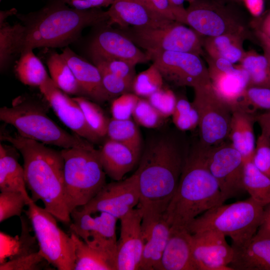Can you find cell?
<instances>
[{
	"label": "cell",
	"instance_id": "obj_1",
	"mask_svg": "<svg viewBox=\"0 0 270 270\" xmlns=\"http://www.w3.org/2000/svg\"><path fill=\"white\" fill-rule=\"evenodd\" d=\"M190 142L178 130L151 135L135 172L142 220L162 216L176 190Z\"/></svg>",
	"mask_w": 270,
	"mask_h": 270
},
{
	"label": "cell",
	"instance_id": "obj_2",
	"mask_svg": "<svg viewBox=\"0 0 270 270\" xmlns=\"http://www.w3.org/2000/svg\"><path fill=\"white\" fill-rule=\"evenodd\" d=\"M0 140L11 144L22 154L26 186L32 200H40L57 220L72 222L66 201L64 160L61 151L18 134H2Z\"/></svg>",
	"mask_w": 270,
	"mask_h": 270
},
{
	"label": "cell",
	"instance_id": "obj_3",
	"mask_svg": "<svg viewBox=\"0 0 270 270\" xmlns=\"http://www.w3.org/2000/svg\"><path fill=\"white\" fill-rule=\"evenodd\" d=\"M208 148L198 140L190 144L176 190L163 215L170 226L188 228L196 217L224 202L208 166Z\"/></svg>",
	"mask_w": 270,
	"mask_h": 270
},
{
	"label": "cell",
	"instance_id": "obj_4",
	"mask_svg": "<svg viewBox=\"0 0 270 270\" xmlns=\"http://www.w3.org/2000/svg\"><path fill=\"white\" fill-rule=\"evenodd\" d=\"M24 18L27 22L22 52L38 48H59L74 42L86 26L103 23L108 18L100 8L78 10L60 0H53Z\"/></svg>",
	"mask_w": 270,
	"mask_h": 270
},
{
	"label": "cell",
	"instance_id": "obj_5",
	"mask_svg": "<svg viewBox=\"0 0 270 270\" xmlns=\"http://www.w3.org/2000/svg\"><path fill=\"white\" fill-rule=\"evenodd\" d=\"M264 207L250 196L242 201L222 204L201 214L188 225L191 234L214 230L228 236L232 246L249 243L260 224Z\"/></svg>",
	"mask_w": 270,
	"mask_h": 270
},
{
	"label": "cell",
	"instance_id": "obj_6",
	"mask_svg": "<svg viewBox=\"0 0 270 270\" xmlns=\"http://www.w3.org/2000/svg\"><path fill=\"white\" fill-rule=\"evenodd\" d=\"M0 120L13 126L26 138L63 148H89L93 144L62 129L50 118L42 106L16 100L11 106L0 108Z\"/></svg>",
	"mask_w": 270,
	"mask_h": 270
},
{
	"label": "cell",
	"instance_id": "obj_7",
	"mask_svg": "<svg viewBox=\"0 0 270 270\" xmlns=\"http://www.w3.org/2000/svg\"><path fill=\"white\" fill-rule=\"evenodd\" d=\"M66 201L70 212L88 202L106 184V174L98 150L89 148H63Z\"/></svg>",
	"mask_w": 270,
	"mask_h": 270
},
{
	"label": "cell",
	"instance_id": "obj_8",
	"mask_svg": "<svg viewBox=\"0 0 270 270\" xmlns=\"http://www.w3.org/2000/svg\"><path fill=\"white\" fill-rule=\"evenodd\" d=\"M27 206L24 211L44 258L58 270H74L75 248L71 236L58 226L54 215L38 206L32 198Z\"/></svg>",
	"mask_w": 270,
	"mask_h": 270
},
{
	"label": "cell",
	"instance_id": "obj_9",
	"mask_svg": "<svg viewBox=\"0 0 270 270\" xmlns=\"http://www.w3.org/2000/svg\"><path fill=\"white\" fill-rule=\"evenodd\" d=\"M137 46L146 50L190 52L204 56L203 36L184 24L170 20L156 27L128 26L120 28Z\"/></svg>",
	"mask_w": 270,
	"mask_h": 270
},
{
	"label": "cell",
	"instance_id": "obj_10",
	"mask_svg": "<svg viewBox=\"0 0 270 270\" xmlns=\"http://www.w3.org/2000/svg\"><path fill=\"white\" fill-rule=\"evenodd\" d=\"M235 6L214 0H194L186 8V24L204 37L248 32L246 23Z\"/></svg>",
	"mask_w": 270,
	"mask_h": 270
},
{
	"label": "cell",
	"instance_id": "obj_11",
	"mask_svg": "<svg viewBox=\"0 0 270 270\" xmlns=\"http://www.w3.org/2000/svg\"><path fill=\"white\" fill-rule=\"evenodd\" d=\"M194 90L192 103L198 114L199 142L206 148L225 142L230 132L231 108L217 94L212 84Z\"/></svg>",
	"mask_w": 270,
	"mask_h": 270
},
{
	"label": "cell",
	"instance_id": "obj_12",
	"mask_svg": "<svg viewBox=\"0 0 270 270\" xmlns=\"http://www.w3.org/2000/svg\"><path fill=\"white\" fill-rule=\"evenodd\" d=\"M146 53L164 80L174 86L194 88L211 84L208 68L200 56L160 50H146Z\"/></svg>",
	"mask_w": 270,
	"mask_h": 270
},
{
	"label": "cell",
	"instance_id": "obj_13",
	"mask_svg": "<svg viewBox=\"0 0 270 270\" xmlns=\"http://www.w3.org/2000/svg\"><path fill=\"white\" fill-rule=\"evenodd\" d=\"M206 160L224 202L246 192L242 181L244 162L230 142L208 148Z\"/></svg>",
	"mask_w": 270,
	"mask_h": 270
},
{
	"label": "cell",
	"instance_id": "obj_14",
	"mask_svg": "<svg viewBox=\"0 0 270 270\" xmlns=\"http://www.w3.org/2000/svg\"><path fill=\"white\" fill-rule=\"evenodd\" d=\"M70 232L88 244L116 258V224L118 218L105 212L90 213L78 208L70 214Z\"/></svg>",
	"mask_w": 270,
	"mask_h": 270
},
{
	"label": "cell",
	"instance_id": "obj_15",
	"mask_svg": "<svg viewBox=\"0 0 270 270\" xmlns=\"http://www.w3.org/2000/svg\"><path fill=\"white\" fill-rule=\"evenodd\" d=\"M139 201L138 180L134 172L124 180L106 183L81 208L90 213L107 212L120 220L136 208Z\"/></svg>",
	"mask_w": 270,
	"mask_h": 270
},
{
	"label": "cell",
	"instance_id": "obj_16",
	"mask_svg": "<svg viewBox=\"0 0 270 270\" xmlns=\"http://www.w3.org/2000/svg\"><path fill=\"white\" fill-rule=\"evenodd\" d=\"M38 88L56 116L66 126L76 134L92 144L100 142L102 138L90 126L80 106L58 88L50 76Z\"/></svg>",
	"mask_w": 270,
	"mask_h": 270
},
{
	"label": "cell",
	"instance_id": "obj_17",
	"mask_svg": "<svg viewBox=\"0 0 270 270\" xmlns=\"http://www.w3.org/2000/svg\"><path fill=\"white\" fill-rule=\"evenodd\" d=\"M191 244L198 270H232L229 265L234 250L222 232L207 230L192 234Z\"/></svg>",
	"mask_w": 270,
	"mask_h": 270
},
{
	"label": "cell",
	"instance_id": "obj_18",
	"mask_svg": "<svg viewBox=\"0 0 270 270\" xmlns=\"http://www.w3.org/2000/svg\"><path fill=\"white\" fill-rule=\"evenodd\" d=\"M142 213L136 207L120 219V231L117 243V270H138L144 248Z\"/></svg>",
	"mask_w": 270,
	"mask_h": 270
},
{
	"label": "cell",
	"instance_id": "obj_19",
	"mask_svg": "<svg viewBox=\"0 0 270 270\" xmlns=\"http://www.w3.org/2000/svg\"><path fill=\"white\" fill-rule=\"evenodd\" d=\"M90 56L122 60L134 65L150 60L146 52L121 31L106 28L98 32L90 46Z\"/></svg>",
	"mask_w": 270,
	"mask_h": 270
},
{
	"label": "cell",
	"instance_id": "obj_20",
	"mask_svg": "<svg viewBox=\"0 0 270 270\" xmlns=\"http://www.w3.org/2000/svg\"><path fill=\"white\" fill-rule=\"evenodd\" d=\"M106 12V25L118 24L120 28L156 27L172 20L158 16L138 0H114Z\"/></svg>",
	"mask_w": 270,
	"mask_h": 270
},
{
	"label": "cell",
	"instance_id": "obj_21",
	"mask_svg": "<svg viewBox=\"0 0 270 270\" xmlns=\"http://www.w3.org/2000/svg\"><path fill=\"white\" fill-rule=\"evenodd\" d=\"M191 236L187 228L172 226L157 270H198L192 257Z\"/></svg>",
	"mask_w": 270,
	"mask_h": 270
},
{
	"label": "cell",
	"instance_id": "obj_22",
	"mask_svg": "<svg viewBox=\"0 0 270 270\" xmlns=\"http://www.w3.org/2000/svg\"><path fill=\"white\" fill-rule=\"evenodd\" d=\"M61 54L72 71L85 97L100 103L111 98L103 86L100 72L96 66L68 47L63 50Z\"/></svg>",
	"mask_w": 270,
	"mask_h": 270
},
{
	"label": "cell",
	"instance_id": "obj_23",
	"mask_svg": "<svg viewBox=\"0 0 270 270\" xmlns=\"http://www.w3.org/2000/svg\"><path fill=\"white\" fill-rule=\"evenodd\" d=\"M170 227L164 216L142 220L144 242L140 270H158L168 240Z\"/></svg>",
	"mask_w": 270,
	"mask_h": 270
},
{
	"label": "cell",
	"instance_id": "obj_24",
	"mask_svg": "<svg viewBox=\"0 0 270 270\" xmlns=\"http://www.w3.org/2000/svg\"><path fill=\"white\" fill-rule=\"evenodd\" d=\"M98 152L104 172L114 181L122 180L140 158L130 148L110 138L106 140Z\"/></svg>",
	"mask_w": 270,
	"mask_h": 270
},
{
	"label": "cell",
	"instance_id": "obj_25",
	"mask_svg": "<svg viewBox=\"0 0 270 270\" xmlns=\"http://www.w3.org/2000/svg\"><path fill=\"white\" fill-rule=\"evenodd\" d=\"M256 114L240 108L232 110L228 139L240 154L244 162L252 161L255 151L256 140L254 126Z\"/></svg>",
	"mask_w": 270,
	"mask_h": 270
},
{
	"label": "cell",
	"instance_id": "obj_26",
	"mask_svg": "<svg viewBox=\"0 0 270 270\" xmlns=\"http://www.w3.org/2000/svg\"><path fill=\"white\" fill-rule=\"evenodd\" d=\"M234 250L229 266L232 270H270V238L252 239Z\"/></svg>",
	"mask_w": 270,
	"mask_h": 270
},
{
	"label": "cell",
	"instance_id": "obj_27",
	"mask_svg": "<svg viewBox=\"0 0 270 270\" xmlns=\"http://www.w3.org/2000/svg\"><path fill=\"white\" fill-rule=\"evenodd\" d=\"M248 36V32H242L204 37L203 49L212 57L224 58L234 64L240 62L244 56V42Z\"/></svg>",
	"mask_w": 270,
	"mask_h": 270
},
{
	"label": "cell",
	"instance_id": "obj_28",
	"mask_svg": "<svg viewBox=\"0 0 270 270\" xmlns=\"http://www.w3.org/2000/svg\"><path fill=\"white\" fill-rule=\"evenodd\" d=\"M248 76L240 66L232 71L222 73L210 78L217 94L232 110L248 86Z\"/></svg>",
	"mask_w": 270,
	"mask_h": 270
},
{
	"label": "cell",
	"instance_id": "obj_29",
	"mask_svg": "<svg viewBox=\"0 0 270 270\" xmlns=\"http://www.w3.org/2000/svg\"><path fill=\"white\" fill-rule=\"evenodd\" d=\"M75 248L74 270H117L116 258L90 246L70 232Z\"/></svg>",
	"mask_w": 270,
	"mask_h": 270
},
{
	"label": "cell",
	"instance_id": "obj_30",
	"mask_svg": "<svg viewBox=\"0 0 270 270\" xmlns=\"http://www.w3.org/2000/svg\"><path fill=\"white\" fill-rule=\"evenodd\" d=\"M24 168L16 158L0 144V192H20L28 195L26 190Z\"/></svg>",
	"mask_w": 270,
	"mask_h": 270
},
{
	"label": "cell",
	"instance_id": "obj_31",
	"mask_svg": "<svg viewBox=\"0 0 270 270\" xmlns=\"http://www.w3.org/2000/svg\"><path fill=\"white\" fill-rule=\"evenodd\" d=\"M46 64L50 78L58 88L68 95L84 96L72 71L61 54H51Z\"/></svg>",
	"mask_w": 270,
	"mask_h": 270
},
{
	"label": "cell",
	"instance_id": "obj_32",
	"mask_svg": "<svg viewBox=\"0 0 270 270\" xmlns=\"http://www.w3.org/2000/svg\"><path fill=\"white\" fill-rule=\"evenodd\" d=\"M26 27L20 23L0 24V68L3 70L12 57L21 53L24 46Z\"/></svg>",
	"mask_w": 270,
	"mask_h": 270
},
{
	"label": "cell",
	"instance_id": "obj_33",
	"mask_svg": "<svg viewBox=\"0 0 270 270\" xmlns=\"http://www.w3.org/2000/svg\"><path fill=\"white\" fill-rule=\"evenodd\" d=\"M18 80L24 84L32 86H41L49 77L40 60L33 50H26L20 56L15 66Z\"/></svg>",
	"mask_w": 270,
	"mask_h": 270
},
{
	"label": "cell",
	"instance_id": "obj_34",
	"mask_svg": "<svg viewBox=\"0 0 270 270\" xmlns=\"http://www.w3.org/2000/svg\"><path fill=\"white\" fill-rule=\"evenodd\" d=\"M243 185L250 196L263 207L270 203V178L263 174L252 161L244 162Z\"/></svg>",
	"mask_w": 270,
	"mask_h": 270
},
{
	"label": "cell",
	"instance_id": "obj_35",
	"mask_svg": "<svg viewBox=\"0 0 270 270\" xmlns=\"http://www.w3.org/2000/svg\"><path fill=\"white\" fill-rule=\"evenodd\" d=\"M107 136L108 138L127 146L141 156L142 151V136L138 126L130 119L110 118Z\"/></svg>",
	"mask_w": 270,
	"mask_h": 270
},
{
	"label": "cell",
	"instance_id": "obj_36",
	"mask_svg": "<svg viewBox=\"0 0 270 270\" xmlns=\"http://www.w3.org/2000/svg\"><path fill=\"white\" fill-rule=\"evenodd\" d=\"M240 66L248 76V86L270 88V66L264 55L254 50L246 52Z\"/></svg>",
	"mask_w": 270,
	"mask_h": 270
},
{
	"label": "cell",
	"instance_id": "obj_37",
	"mask_svg": "<svg viewBox=\"0 0 270 270\" xmlns=\"http://www.w3.org/2000/svg\"><path fill=\"white\" fill-rule=\"evenodd\" d=\"M82 110L85 118L92 130L101 138L107 135L110 118L96 102L82 96L73 98Z\"/></svg>",
	"mask_w": 270,
	"mask_h": 270
},
{
	"label": "cell",
	"instance_id": "obj_38",
	"mask_svg": "<svg viewBox=\"0 0 270 270\" xmlns=\"http://www.w3.org/2000/svg\"><path fill=\"white\" fill-rule=\"evenodd\" d=\"M235 108L252 114L258 110L270 111V88L248 87L232 110Z\"/></svg>",
	"mask_w": 270,
	"mask_h": 270
},
{
	"label": "cell",
	"instance_id": "obj_39",
	"mask_svg": "<svg viewBox=\"0 0 270 270\" xmlns=\"http://www.w3.org/2000/svg\"><path fill=\"white\" fill-rule=\"evenodd\" d=\"M164 78L157 68L152 64L134 77L132 92L140 98H148L163 86Z\"/></svg>",
	"mask_w": 270,
	"mask_h": 270
},
{
	"label": "cell",
	"instance_id": "obj_40",
	"mask_svg": "<svg viewBox=\"0 0 270 270\" xmlns=\"http://www.w3.org/2000/svg\"><path fill=\"white\" fill-rule=\"evenodd\" d=\"M172 116L176 128L180 131L192 130L198 127V112L192 102L184 96L177 97L176 106Z\"/></svg>",
	"mask_w": 270,
	"mask_h": 270
},
{
	"label": "cell",
	"instance_id": "obj_41",
	"mask_svg": "<svg viewBox=\"0 0 270 270\" xmlns=\"http://www.w3.org/2000/svg\"><path fill=\"white\" fill-rule=\"evenodd\" d=\"M31 197L20 192H1L0 194V222L12 216H20L24 208Z\"/></svg>",
	"mask_w": 270,
	"mask_h": 270
},
{
	"label": "cell",
	"instance_id": "obj_42",
	"mask_svg": "<svg viewBox=\"0 0 270 270\" xmlns=\"http://www.w3.org/2000/svg\"><path fill=\"white\" fill-rule=\"evenodd\" d=\"M136 122L146 128H156L164 123V118L149 102L140 98L132 114Z\"/></svg>",
	"mask_w": 270,
	"mask_h": 270
},
{
	"label": "cell",
	"instance_id": "obj_43",
	"mask_svg": "<svg viewBox=\"0 0 270 270\" xmlns=\"http://www.w3.org/2000/svg\"><path fill=\"white\" fill-rule=\"evenodd\" d=\"M98 68L103 86L111 98L118 96L124 94L132 92V82L120 78L100 64H95Z\"/></svg>",
	"mask_w": 270,
	"mask_h": 270
},
{
	"label": "cell",
	"instance_id": "obj_44",
	"mask_svg": "<svg viewBox=\"0 0 270 270\" xmlns=\"http://www.w3.org/2000/svg\"><path fill=\"white\" fill-rule=\"evenodd\" d=\"M94 64L104 66L112 74L122 78L133 82L136 76V65L126 60L90 56Z\"/></svg>",
	"mask_w": 270,
	"mask_h": 270
},
{
	"label": "cell",
	"instance_id": "obj_45",
	"mask_svg": "<svg viewBox=\"0 0 270 270\" xmlns=\"http://www.w3.org/2000/svg\"><path fill=\"white\" fill-rule=\"evenodd\" d=\"M151 104L166 118L172 116L177 96L170 88L162 86L148 98Z\"/></svg>",
	"mask_w": 270,
	"mask_h": 270
},
{
	"label": "cell",
	"instance_id": "obj_46",
	"mask_svg": "<svg viewBox=\"0 0 270 270\" xmlns=\"http://www.w3.org/2000/svg\"><path fill=\"white\" fill-rule=\"evenodd\" d=\"M140 98L134 92L126 93L118 96L111 104L112 118L120 120L130 119Z\"/></svg>",
	"mask_w": 270,
	"mask_h": 270
},
{
	"label": "cell",
	"instance_id": "obj_47",
	"mask_svg": "<svg viewBox=\"0 0 270 270\" xmlns=\"http://www.w3.org/2000/svg\"><path fill=\"white\" fill-rule=\"evenodd\" d=\"M46 260L39 250L32 253L10 259L0 263V270H40V264Z\"/></svg>",
	"mask_w": 270,
	"mask_h": 270
},
{
	"label": "cell",
	"instance_id": "obj_48",
	"mask_svg": "<svg viewBox=\"0 0 270 270\" xmlns=\"http://www.w3.org/2000/svg\"><path fill=\"white\" fill-rule=\"evenodd\" d=\"M252 162L258 170L270 178V144L262 134L256 139Z\"/></svg>",
	"mask_w": 270,
	"mask_h": 270
},
{
	"label": "cell",
	"instance_id": "obj_49",
	"mask_svg": "<svg viewBox=\"0 0 270 270\" xmlns=\"http://www.w3.org/2000/svg\"><path fill=\"white\" fill-rule=\"evenodd\" d=\"M72 8L78 10L100 8L110 6L114 0H60Z\"/></svg>",
	"mask_w": 270,
	"mask_h": 270
},
{
	"label": "cell",
	"instance_id": "obj_50",
	"mask_svg": "<svg viewBox=\"0 0 270 270\" xmlns=\"http://www.w3.org/2000/svg\"><path fill=\"white\" fill-rule=\"evenodd\" d=\"M150 8L158 16L176 21L169 0H150Z\"/></svg>",
	"mask_w": 270,
	"mask_h": 270
},
{
	"label": "cell",
	"instance_id": "obj_51",
	"mask_svg": "<svg viewBox=\"0 0 270 270\" xmlns=\"http://www.w3.org/2000/svg\"><path fill=\"white\" fill-rule=\"evenodd\" d=\"M270 238V203L264 206L262 220L252 239Z\"/></svg>",
	"mask_w": 270,
	"mask_h": 270
},
{
	"label": "cell",
	"instance_id": "obj_52",
	"mask_svg": "<svg viewBox=\"0 0 270 270\" xmlns=\"http://www.w3.org/2000/svg\"><path fill=\"white\" fill-rule=\"evenodd\" d=\"M256 122L261 130L262 134L270 144V111L256 114Z\"/></svg>",
	"mask_w": 270,
	"mask_h": 270
},
{
	"label": "cell",
	"instance_id": "obj_53",
	"mask_svg": "<svg viewBox=\"0 0 270 270\" xmlns=\"http://www.w3.org/2000/svg\"><path fill=\"white\" fill-rule=\"evenodd\" d=\"M176 20L186 24V8L184 7V0H169Z\"/></svg>",
	"mask_w": 270,
	"mask_h": 270
},
{
	"label": "cell",
	"instance_id": "obj_54",
	"mask_svg": "<svg viewBox=\"0 0 270 270\" xmlns=\"http://www.w3.org/2000/svg\"><path fill=\"white\" fill-rule=\"evenodd\" d=\"M256 34L270 66V38L260 30H257Z\"/></svg>",
	"mask_w": 270,
	"mask_h": 270
},
{
	"label": "cell",
	"instance_id": "obj_55",
	"mask_svg": "<svg viewBox=\"0 0 270 270\" xmlns=\"http://www.w3.org/2000/svg\"><path fill=\"white\" fill-rule=\"evenodd\" d=\"M260 30L270 38V12L264 20Z\"/></svg>",
	"mask_w": 270,
	"mask_h": 270
},
{
	"label": "cell",
	"instance_id": "obj_56",
	"mask_svg": "<svg viewBox=\"0 0 270 270\" xmlns=\"http://www.w3.org/2000/svg\"><path fill=\"white\" fill-rule=\"evenodd\" d=\"M17 10L15 8H12L10 10H0V24L4 22V20L8 16L14 14Z\"/></svg>",
	"mask_w": 270,
	"mask_h": 270
},
{
	"label": "cell",
	"instance_id": "obj_57",
	"mask_svg": "<svg viewBox=\"0 0 270 270\" xmlns=\"http://www.w3.org/2000/svg\"><path fill=\"white\" fill-rule=\"evenodd\" d=\"M222 4H239L242 0H214Z\"/></svg>",
	"mask_w": 270,
	"mask_h": 270
},
{
	"label": "cell",
	"instance_id": "obj_58",
	"mask_svg": "<svg viewBox=\"0 0 270 270\" xmlns=\"http://www.w3.org/2000/svg\"><path fill=\"white\" fill-rule=\"evenodd\" d=\"M138 0L140 1L147 8H148L150 10H152L151 8H150V0Z\"/></svg>",
	"mask_w": 270,
	"mask_h": 270
},
{
	"label": "cell",
	"instance_id": "obj_59",
	"mask_svg": "<svg viewBox=\"0 0 270 270\" xmlns=\"http://www.w3.org/2000/svg\"><path fill=\"white\" fill-rule=\"evenodd\" d=\"M187 1H188L190 3L193 2L194 0H186Z\"/></svg>",
	"mask_w": 270,
	"mask_h": 270
},
{
	"label": "cell",
	"instance_id": "obj_60",
	"mask_svg": "<svg viewBox=\"0 0 270 270\" xmlns=\"http://www.w3.org/2000/svg\"><path fill=\"white\" fill-rule=\"evenodd\" d=\"M2 0H0V1H1Z\"/></svg>",
	"mask_w": 270,
	"mask_h": 270
}]
</instances>
